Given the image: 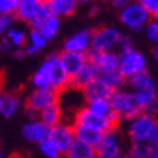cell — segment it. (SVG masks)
<instances>
[{
    "instance_id": "6da1fadb",
    "label": "cell",
    "mask_w": 158,
    "mask_h": 158,
    "mask_svg": "<svg viewBox=\"0 0 158 158\" xmlns=\"http://www.w3.org/2000/svg\"><path fill=\"white\" fill-rule=\"evenodd\" d=\"M118 18L126 29L132 32H142L144 26L152 16L141 3H138L136 0H131L128 5L118 10Z\"/></svg>"
},
{
    "instance_id": "7a4b0ae2",
    "label": "cell",
    "mask_w": 158,
    "mask_h": 158,
    "mask_svg": "<svg viewBox=\"0 0 158 158\" xmlns=\"http://www.w3.org/2000/svg\"><path fill=\"white\" fill-rule=\"evenodd\" d=\"M109 102H110V106H112V110L118 115L120 122L132 119L135 115H138L139 112H142L139 109L136 100H135L134 91H131L129 89L125 90L122 87V89L113 90L109 96Z\"/></svg>"
},
{
    "instance_id": "3957f363",
    "label": "cell",
    "mask_w": 158,
    "mask_h": 158,
    "mask_svg": "<svg viewBox=\"0 0 158 158\" xmlns=\"http://www.w3.org/2000/svg\"><path fill=\"white\" fill-rule=\"evenodd\" d=\"M155 116L149 115L147 112H139L132 119L126 120V136L129 138L131 142H139V141H148L151 138L154 123H155Z\"/></svg>"
},
{
    "instance_id": "277c9868",
    "label": "cell",
    "mask_w": 158,
    "mask_h": 158,
    "mask_svg": "<svg viewBox=\"0 0 158 158\" xmlns=\"http://www.w3.org/2000/svg\"><path fill=\"white\" fill-rule=\"evenodd\" d=\"M147 57L144 52H141L139 49H136L135 47L125 51H119V64H118V71L125 77L134 76L139 71L147 70Z\"/></svg>"
},
{
    "instance_id": "5b68a950",
    "label": "cell",
    "mask_w": 158,
    "mask_h": 158,
    "mask_svg": "<svg viewBox=\"0 0 158 158\" xmlns=\"http://www.w3.org/2000/svg\"><path fill=\"white\" fill-rule=\"evenodd\" d=\"M96 157L99 158H120L123 157V139L118 126L103 132L100 142L96 147Z\"/></svg>"
},
{
    "instance_id": "8992f818",
    "label": "cell",
    "mask_w": 158,
    "mask_h": 158,
    "mask_svg": "<svg viewBox=\"0 0 158 158\" xmlns=\"http://www.w3.org/2000/svg\"><path fill=\"white\" fill-rule=\"evenodd\" d=\"M122 32L115 26H100L93 31L90 51H110L118 48Z\"/></svg>"
},
{
    "instance_id": "52a82bcc",
    "label": "cell",
    "mask_w": 158,
    "mask_h": 158,
    "mask_svg": "<svg viewBox=\"0 0 158 158\" xmlns=\"http://www.w3.org/2000/svg\"><path fill=\"white\" fill-rule=\"evenodd\" d=\"M71 119H73V123L84 125V126L97 129V131H100V132H106L110 128L118 126V123H116L115 120H112L110 118H103V116L96 115V113L90 112L86 106H83V107H80V109L77 110L76 113L73 115Z\"/></svg>"
},
{
    "instance_id": "ba28073f",
    "label": "cell",
    "mask_w": 158,
    "mask_h": 158,
    "mask_svg": "<svg viewBox=\"0 0 158 158\" xmlns=\"http://www.w3.org/2000/svg\"><path fill=\"white\" fill-rule=\"evenodd\" d=\"M58 100V91L52 87H36L26 99V110L38 113L39 110Z\"/></svg>"
},
{
    "instance_id": "9c48e42d",
    "label": "cell",
    "mask_w": 158,
    "mask_h": 158,
    "mask_svg": "<svg viewBox=\"0 0 158 158\" xmlns=\"http://www.w3.org/2000/svg\"><path fill=\"white\" fill-rule=\"evenodd\" d=\"M48 138L57 145V148L60 149L61 155L67 152V149L70 148L71 142L74 141L76 135H74V128H73V122L68 123L65 120H62L60 123L54 125L49 128Z\"/></svg>"
},
{
    "instance_id": "30bf717a",
    "label": "cell",
    "mask_w": 158,
    "mask_h": 158,
    "mask_svg": "<svg viewBox=\"0 0 158 158\" xmlns=\"http://www.w3.org/2000/svg\"><path fill=\"white\" fill-rule=\"evenodd\" d=\"M58 103H60V106L62 107L64 116L67 118V116H70V113H71V118H73V115L76 113L77 110L86 105V100H84L83 93L80 89L68 86V87H65L64 90L58 91Z\"/></svg>"
},
{
    "instance_id": "8fae6325",
    "label": "cell",
    "mask_w": 158,
    "mask_h": 158,
    "mask_svg": "<svg viewBox=\"0 0 158 158\" xmlns=\"http://www.w3.org/2000/svg\"><path fill=\"white\" fill-rule=\"evenodd\" d=\"M87 58L97 68L99 74L106 71H112V70H118L119 52H116L115 49H110V51H89Z\"/></svg>"
},
{
    "instance_id": "7c38bea8",
    "label": "cell",
    "mask_w": 158,
    "mask_h": 158,
    "mask_svg": "<svg viewBox=\"0 0 158 158\" xmlns=\"http://www.w3.org/2000/svg\"><path fill=\"white\" fill-rule=\"evenodd\" d=\"M91 35H93V29H80L64 41L62 49L87 54L91 47Z\"/></svg>"
},
{
    "instance_id": "4fadbf2b",
    "label": "cell",
    "mask_w": 158,
    "mask_h": 158,
    "mask_svg": "<svg viewBox=\"0 0 158 158\" xmlns=\"http://www.w3.org/2000/svg\"><path fill=\"white\" fill-rule=\"evenodd\" d=\"M48 134H49V126H47L38 118L36 119H31L22 126V136L31 144L38 145L41 141L48 138Z\"/></svg>"
},
{
    "instance_id": "5bb4252c",
    "label": "cell",
    "mask_w": 158,
    "mask_h": 158,
    "mask_svg": "<svg viewBox=\"0 0 158 158\" xmlns=\"http://www.w3.org/2000/svg\"><path fill=\"white\" fill-rule=\"evenodd\" d=\"M51 60V87L57 91L64 90L65 87L70 86V78L71 77L67 74L64 67L60 62V57L57 52H52L48 55Z\"/></svg>"
},
{
    "instance_id": "9a60e30c",
    "label": "cell",
    "mask_w": 158,
    "mask_h": 158,
    "mask_svg": "<svg viewBox=\"0 0 158 158\" xmlns=\"http://www.w3.org/2000/svg\"><path fill=\"white\" fill-rule=\"evenodd\" d=\"M22 107V99L12 90H0V116L13 118Z\"/></svg>"
},
{
    "instance_id": "2e32d148",
    "label": "cell",
    "mask_w": 158,
    "mask_h": 158,
    "mask_svg": "<svg viewBox=\"0 0 158 158\" xmlns=\"http://www.w3.org/2000/svg\"><path fill=\"white\" fill-rule=\"evenodd\" d=\"M60 57V62L64 67V70L67 71L70 77L74 76L80 68L83 67V64L87 61V54L84 52H77V51H68V49H62L58 54Z\"/></svg>"
},
{
    "instance_id": "e0dca14e",
    "label": "cell",
    "mask_w": 158,
    "mask_h": 158,
    "mask_svg": "<svg viewBox=\"0 0 158 158\" xmlns=\"http://www.w3.org/2000/svg\"><path fill=\"white\" fill-rule=\"evenodd\" d=\"M131 91H157V84L154 77L148 73V70L139 71L134 76L126 78V84Z\"/></svg>"
},
{
    "instance_id": "ac0fdd59",
    "label": "cell",
    "mask_w": 158,
    "mask_h": 158,
    "mask_svg": "<svg viewBox=\"0 0 158 158\" xmlns=\"http://www.w3.org/2000/svg\"><path fill=\"white\" fill-rule=\"evenodd\" d=\"M44 0H19L18 9L15 12V18L22 23L29 25L38 15L39 9L42 7Z\"/></svg>"
},
{
    "instance_id": "d6986e66",
    "label": "cell",
    "mask_w": 158,
    "mask_h": 158,
    "mask_svg": "<svg viewBox=\"0 0 158 158\" xmlns=\"http://www.w3.org/2000/svg\"><path fill=\"white\" fill-rule=\"evenodd\" d=\"M112 91L113 90L102 80L100 77H96L94 80H91L90 83H87L86 86L81 89L83 97H84L86 102L93 100V99H109Z\"/></svg>"
},
{
    "instance_id": "ffe728a7",
    "label": "cell",
    "mask_w": 158,
    "mask_h": 158,
    "mask_svg": "<svg viewBox=\"0 0 158 158\" xmlns=\"http://www.w3.org/2000/svg\"><path fill=\"white\" fill-rule=\"evenodd\" d=\"M96 77H99V71H97V68L93 65V62L87 58V61L83 64V67L80 68L74 76H71V78H70V86L81 90L87 83H90L91 80H94Z\"/></svg>"
},
{
    "instance_id": "44dd1931",
    "label": "cell",
    "mask_w": 158,
    "mask_h": 158,
    "mask_svg": "<svg viewBox=\"0 0 158 158\" xmlns=\"http://www.w3.org/2000/svg\"><path fill=\"white\" fill-rule=\"evenodd\" d=\"M51 15L58 18H70L77 12L78 2L77 0H45Z\"/></svg>"
},
{
    "instance_id": "7402d4cb",
    "label": "cell",
    "mask_w": 158,
    "mask_h": 158,
    "mask_svg": "<svg viewBox=\"0 0 158 158\" xmlns=\"http://www.w3.org/2000/svg\"><path fill=\"white\" fill-rule=\"evenodd\" d=\"M38 119H41L47 126H54V125L60 123L62 120H65V116H64V112H62V107L60 106V103L54 102L51 105H48L47 107H44L42 110L38 112Z\"/></svg>"
},
{
    "instance_id": "603a6c76",
    "label": "cell",
    "mask_w": 158,
    "mask_h": 158,
    "mask_svg": "<svg viewBox=\"0 0 158 158\" xmlns=\"http://www.w3.org/2000/svg\"><path fill=\"white\" fill-rule=\"evenodd\" d=\"M84 106L90 112H93V113H96L99 116H103V118H110L112 120H115L116 123L119 125L120 120L118 118V115L112 110L109 99H93V100H87Z\"/></svg>"
},
{
    "instance_id": "cb8c5ba5",
    "label": "cell",
    "mask_w": 158,
    "mask_h": 158,
    "mask_svg": "<svg viewBox=\"0 0 158 158\" xmlns=\"http://www.w3.org/2000/svg\"><path fill=\"white\" fill-rule=\"evenodd\" d=\"M31 84L34 89L36 87H51V60L49 57L39 65L31 77Z\"/></svg>"
},
{
    "instance_id": "d4e9b609",
    "label": "cell",
    "mask_w": 158,
    "mask_h": 158,
    "mask_svg": "<svg viewBox=\"0 0 158 158\" xmlns=\"http://www.w3.org/2000/svg\"><path fill=\"white\" fill-rule=\"evenodd\" d=\"M73 128H74V135H76L77 139H80V141H83V142H86L89 145H93L94 148L99 145L102 136H103V132L89 128V126H84V125L73 123Z\"/></svg>"
},
{
    "instance_id": "484cf974",
    "label": "cell",
    "mask_w": 158,
    "mask_h": 158,
    "mask_svg": "<svg viewBox=\"0 0 158 158\" xmlns=\"http://www.w3.org/2000/svg\"><path fill=\"white\" fill-rule=\"evenodd\" d=\"M64 155L68 158H96V148L93 145H89L80 139L74 138Z\"/></svg>"
},
{
    "instance_id": "4316f807",
    "label": "cell",
    "mask_w": 158,
    "mask_h": 158,
    "mask_svg": "<svg viewBox=\"0 0 158 158\" xmlns=\"http://www.w3.org/2000/svg\"><path fill=\"white\" fill-rule=\"evenodd\" d=\"M48 41L44 38V35L39 32V29H31L28 32V39L25 44V54L26 55H35L38 54L41 49H44L47 47Z\"/></svg>"
},
{
    "instance_id": "83f0119b",
    "label": "cell",
    "mask_w": 158,
    "mask_h": 158,
    "mask_svg": "<svg viewBox=\"0 0 158 158\" xmlns=\"http://www.w3.org/2000/svg\"><path fill=\"white\" fill-rule=\"evenodd\" d=\"M155 145L151 141H139L132 142L131 148L128 149V157L131 158H152Z\"/></svg>"
},
{
    "instance_id": "f1b7e54d",
    "label": "cell",
    "mask_w": 158,
    "mask_h": 158,
    "mask_svg": "<svg viewBox=\"0 0 158 158\" xmlns=\"http://www.w3.org/2000/svg\"><path fill=\"white\" fill-rule=\"evenodd\" d=\"M60 28H61V18H58L55 15H49L48 18L44 20V23L41 25L39 32H41V34L44 35V38L49 42V41H52L58 35Z\"/></svg>"
},
{
    "instance_id": "f546056e",
    "label": "cell",
    "mask_w": 158,
    "mask_h": 158,
    "mask_svg": "<svg viewBox=\"0 0 158 158\" xmlns=\"http://www.w3.org/2000/svg\"><path fill=\"white\" fill-rule=\"evenodd\" d=\"M102 80L107 84V86L112 89V90H118V89H122L126 84V78H125L122 74H120L118 70H112V71H106V73H100L99 74Z\"/></svg>"
},
{
    "instance_id": "4dcf8cb0",
    "label": "cell",
    "mask_w": 158,
    "mask_h": 158,
    "mask_svg": "<svg viewBox=\"0 0 158 158\" xmlns=\"http://www.w3.org/2000/svg\"><path fill=\"white\" fill-rule=\"evenodd\" d=\"M6 36L9 38V41L12 42L13 48H22L26 44V39H28V34L25 32L23 29L18 28V26H12V28L6 32Z\"/></svg>"
},
{
    "instance_id": "1f68e13d",
    "label": "cell",
    "mask_w": 158,
    "mask_h": 158,
    "mask_svg": "<svg viewBox=\"0 0 158 158\" xmlns=\"http://www.w3.org/2000/svg\"><path fill=\"white\" fill-rule=\"evenodd\" d=\"M38 148H39L41 155L45 158H60L61 157L60 149L57 148V145L54 144L49 138H45L44 141H41L38 144Z\"/></svg>"
},
{
    "instance_id": "d6a6232c",
    "label": "cell",
    "mask_w": 158,
    "mask_h": 158,
    "mask_svg": "<svg viewBox=\"0 0 158 158\" xmlns=\"http://www.w3.org/2000/svg\"><path fill=\"white\" fill-rule=\"evenodd\" d=\"M142 32H144L148 42H151L152 45H158V19H155L152 16L144 26Z\"/></svg>"
},
{
    "instance_id": "836d02e7",
    "label": "cell",
    "mask_w": 158,
    "mask_h": 158,
    "mask_svg": "<svg viewBox=\"0 0 158 158\" xmlns=\"http://www.w3.org/2000/svg\"><path fill=\"white\" fill-rule=\"evenodd\" d=\"M49 15H51V12H49V9H48V6H47V3H45V0H44V5H42V7L39 9V12H38V15L35 16V19L31 22V23L28 25L31 29H39L41 28V25L44 23V20L48 18Z\"/></svg>"
},
{
    "instance_id": "e575fe53",
    "label": "cell",
    "mask_w": 158,
    "mask_h": 158,
    "mask_svg": "<svg viewBox=\"0 0 158 158\" xmlns=\"http://www.w3.org/2000/svg\"><path fill=\"white\" fill-rule=\"evenodd\" d=\"M15 22H16L15 15L0 13V36H2V35H6V32L13 26Z\"/></svg>"
},
{
    "instance_id": "d590c367",
    "label": "cell",
    "mask_w": 158,
    "mask_h": 158,
    "mask_svg": "<svg viewBox=\"0 0 158 158\" xmlns=\"http://www.w3.org/2000/svg\"><path fill=\"white\" fill-rule=\"evenodd\" d=\"M19 5V0H0V13L15 15Z\"/></svg>"
},
{
    "instance_id": "8d00e7d4",
    "label": "cell",
    "mask_w": 158,
    "mask_h": 158,
    "mask_svg": "<svg viewBox=\"0 0 158 158\" xmlns=\"http://www.w3.org/2000/svg\"><path fill=\"white\" fill-rule=\"evenodd\" d=\"M136 2L144 6L151 16H154L158 12V0H136Z\"/></svg>"
},
{
    "instance_id": "74e56055",
    "label": "cell",
    "mask_w": 158,
    "mask_h": 158,
    "mask_svg": "<svg viewBox=\"0 0 158 158\" xmlns=\"http://www.w3.org/2000/svg\"><path fill=\"white\" fill-rule=\"evenodd\" d=\"M144 112H147V113H149V115H152L157 118L158 116V94L149 100V103L144 107Z\"/></svg>"
},
{
    "instance_id": "f35d334b",
    "label": "cell",
    "mask_w": 158,
    "mask_h": 158,
    "mask_svg": "<svg viewBox=\"0 0 158 158\" xmlns=\"http://www.w3.org/2000/svg\"><path fill=\"white\" fill-rule=\"evenodd\" d=\"M134 47V44H132V38H131L129 35H120L119 38V42H118V48L119 51H125V49H129Z\"/></svg>"
},
{
    "instance_id": "ab89813d",
    "label": "cell",
    "mask_w": 158,
    "mask_h": 158,
    "mask_svg": "<svg viewBox=\"0 0 158 158\" xmlns=\"http://www.w3.org/2000/svg\"><path fill=\"white\" fill-rule=\"evenodd\" d=\"M12 49H13V45H12V42L9 41V38H7L6 35H2V36H0V52L10 54Z\"/></svg>"
},
{
    "instance_id": "60d3db41",
    "label": "cell",
    "mask_w": 158,
    "mask_h": 158,
    "mask_svg": "<svg viewBox=\"0 0 158 158\" xmlns=\"http://www.w3.org/2000/svg\"><path fill=\"white\" fill-rule=\"evenodd\" d=\"M131 0H109V5L112 9H115V10H119L122 9L125 5H128Z\"/></svg>"
},
{
    "instance_id": "b9f144b4",
    "label": "cell",
    "mask_w": 158,
    "mask_h": 158,
    "mask_svg": "<svg viewBox=\"0 0 158 158\" xmlns=\"http://www.w3.org/2000/svg\"><path fill=\"white\" fill-rule=\"evenodd\" d=\"M10 55H12L15 60H23V58L26 57L23 47H22V48H13L12 49V52H10Z\"/></svg>"
},
{
    "instance_id": "7bdbcfd3",
    "label": "cell",
    "mask_w": 158,
    "mask_h": 158,
    "mask_svg": "<svg viewBox=\"0 0 158 158\" xmlns=\"http://www.w3.org/2000/svg\"><path fill=\"white\" fill-rule=\"evenodd\" d=\"M149 141H151L154 145H158V119H155V123H154V128H152V132H151Z\"/></svg>"
},
{
    "instance_id": "ee69618b",
    "label": "cell",
    "mask_w": 158,
    "mask_h": 158,
    "mask_svg": "<svg viewBox=\"0 0 158 158\" xmlns=\"http://www.w3.org/2000/svg\"><path fill=\"white\" fill-rule=\"evenodd\" d=\"M90 9H89V16H91V18H94V16H97V15L100 13V6L96 5V3H91Z\"/></svg>"
},
{
    "instance_id": "f6af8a7d",
    "label": "cell",
    "mask_w": 158,
    "mask_h": 158,
    "mask_svg": "<svg viewBox=\"0 0 158 158\" xmlns=\"http://www.w3.org/2000/svg\"><path fill=\"white\" fill-rule=\"evenodd\" d=\"M152 60L158 68V45H154V48H152Z\"/></svg>"
},
{
    "instance_id": "bcb514c9",
    "label": "cell",
    "mask_w": 158,
    "mask_h": 158,
    "mask_svg": "<svg viewBox=\"0 0 158 158\" xmlns=\"http://www.w3.org/2000/svg\"><path fill=\"white\" fill-rule=\"evenodd\" d=\"M77 2H78V5H91V3H93V2H94V0H77Z\"/></svg>"
},
{
    "instance_id": "7dc6e473",
    "label": "cell",
    "mask_w": 158,
    "mask_h": 158,
    "mask_svg": "<svg viewBox=\"0 0 158 158\" xmlns=\"http://www.w3.org/2000/svg\"><path fill=\"white\" fill-rule=\"evenodd\" d=\"M152 158H158V145H155V148H154V154H152Z\"/></svg>"
},
{
    "instance_id": "c3c4849f",
    "label": "cell",
    "mask_w": 158,
    "mask_h": 158,
    "mask_svg": "<svg viewBox=\"0 0 158 158\" xmlns=\"http://www.w3.org/2000/svg\"><path fill=\"white\" fill-rule=\"evenodd\" d=\"M154 18H155V19H158V12H157L155 15H154Z\"/></svg>"
},
{
    "instance_id": "681fc988",
    "label": "cell",
    "mask_w": 158,
    "mask_h": 158,
    "mask_svg": "<svg viewBox=\"0 0 158 158\" xmlns=\"http://www.w3.org/2000/svg\"><path fill=\"white\" fill-rule=\"evenodd\" d=\"M2 157H3V154H2V151H0V158H2Z\"/></svg>"
}]
</instances>
